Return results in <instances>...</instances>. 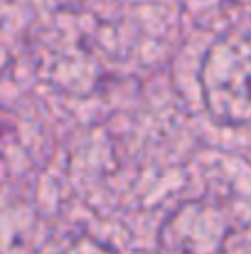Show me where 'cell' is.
Here are the masks:
<instances>
[{"instance_id": "7a4b0ae2", "label": "cell", "mask_w": 251, "mask_h": 254, "mask_svg": "<svg viewBox=\"0 0 251 254\" xmlns=\"http://www.w3.org/2000/svg\"><path fill=\"white\" fill-rule=\"evenodd\" d=\"M249 40L247 32L219 37L200 69L202 96L217 124L244 126L249 121Z\"/></svg>"}, {"instance_id": "3957f363", "label": "cell", "mask_w": 251, "mask_h": 254, "mask_svg": "<svg viewBox=\"0 0 251 254\" xmlns=\"http://www.w3.org/2000/svg\"><path fill=\"white\" fill-rule=\"evenodd\" d=\"M42 254H118L111 245L91 237V235H69L64 240H54Z\"/></svg>"}, {"instance_id": "6da1fadb", "label": "cell", "mask_w": 251, "mask_h": 254, "mask_svg": "<svg viewBox=\"0 0 251 254\" xmlns=\"http://www.w3.org/2000/svg\"><path fill=\"white\" fill-rule=\"evenodd\" d=\"M158 254H247V222L222 200H190L167 215Z\"/></svg>"}]
</instances>
